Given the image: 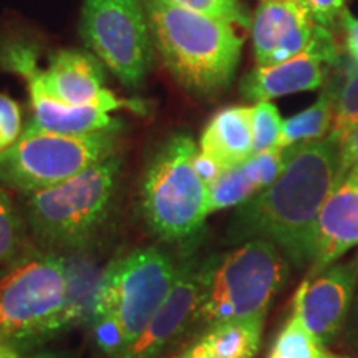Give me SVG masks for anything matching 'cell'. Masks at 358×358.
<instances>
[{"mask_svg": "<svg viewBox=\"0 0 358 358\" xmlns=\"http://www.w3.org/2000/svg\"><path fill=\"white\" fill-rule=\"evenodd\" d=\"M342 141L325 136L290 146L280 176L237 208L227 227L229 243L268 241L297 268L310 267L317 219L340 178Z\"/></svg>", "mask_w": 358, "mask_h": 358, "instance_id": "cell-1", "label": "cell"}, {"mask_svg": "<svg viewBox=\"0 0 358 358\" xmlns=\"http://www.w3.org/2000/svg\"><path fill=\"white\" fill-rule=\"evenodd\" d=\"M141 2L156 52L182 88L196 96H213L229 87L244 43L234 25L171 0Z\"/></svg>", "mask_w": 358, "mask_h": 358, "instance_id": "cell-2", "label": "cell"}, {"mask_svg": "<svg viewBox=\"0 0 358 358\" xmlns=\"http://www.w3.org/2000/svg\"><path fill=\"white\" fill-rule=\"evenodd\" d=\"M178 267L158 248L134 249L103 271L90 325L108 358L128 348L156 315L176 282Z\"/></svg>", "mask_w": 358, "mask_h": 358, "instance_id": "cell-3", "label": "cell"}, {"mask_svg": "<svg viewBox=\"0 0 358 358\" xmlns=\"http://www.w3.org/2000/svg\"><path fill=\"white\" fill-rule=\"evenodd\" d=\"M122 174V158L93 164L69 181L29 192L25 219L34 236L52 250H85L108 221Z\"/></svg>", "mask_w": 358, "mask_h": 358, "instance_id": "cell-4", "label": "cell"}, {"mask_svg": "<svg viewBox=\"0 0 358 358\" xmlns=\"http://www.w3.org/2000/svg\"><path fill=\"white\" fill-rule=\"evenodd\" d=\"M287 274L289 261L275 244L262 239L243 243L203 266L192 322L214 327L231 320H266Z\"/></svg>", "mask_w": 358, "mask_h": 358, "instance_id": "cell-5", "label": "cell"}, {"mask_svg": "<svg viewBox=\"0 0 358 358\" xmlns=\"http://www.w3.org/2000/svg\"><path fill=\"white\" fill-rule=\"evenodd\" d=\"M198 145L191 134L164 140L148 161L140 185V208L146 226L168 243L192 239L203 229L208 186L196 168Z\"/></svg>", "mask_w": 358, "mask_h": 358, "instance_id": "cell-6", "label": "cell"}, {"mask_svg": "<svg viewBox=\"0 0 358 358\" xmlns=\"http://www.w3.org/2000/svg\"><path fill=\"white\" fill-rule=\"evenodd\" d=\"M122 124L87 134H60L27 127L0 153V182L24 194L69 181L116 155Z\"/></svg>", "mask_w": 358, "mask_h": 358, "instance_id": "cell-7", "label": "cell"}, {"mask_svg": "<svg viewBox=\"0 0 358 358\" xmlns=\"http://www.w3.org/2000/svg\"><path fill=\"white\" fill-rule=\"evenodd\" d=\"M66 301V266L60 254L22 256L0 272V342H34L57 334Z\"/></svg>", "mask_w": 358, "mask_h": 358, "instance_id": "cell-8", "label": "cell"}, {"mask_svg": "<svg viewBox=\"0 0 358 358\" xmlns=\"http://www.w3.org/2000/svg\"><path fill=\"white\" fill-rule=\"evenodd\" d=\"M0 66L20 75L55 100L73 106H100L106 111L131 110L143 113L145 103L124 100L105 88V73L96 57L80 50H58L40 69L32 43L13 40L0 45Z\"/></svg>", "mask_w": 358, "mask_h": 358, "instance_id": "cell-9", "label": "cell"}, {"mask_svg": "<svg viewBox=\"0 0 358 358\" xmlns=\"http://www.w3.org/2000/svg\"><path fill=\"white\" fill-rule=\"evenodd\" d=\"M80 34L124 87L145 82L155 45L141 0H83Z\"/></svg>", "mask_w": 358, "mask_h": 358, "instance_id": "cell-10", "label": "cell"}, {"mask_svg": "<svg viewBox=\"0 0 358 358\" xmlns=\"http://www.w3.org/2000/svg\"><path fill=\"white\" fill-rule=\"evenodd\" d=\"M340 64V50L332 30L319 27L307 50L275 65L254 66L241 82V93L250 101H271L272 98L320 88L325 82L327 65Z\"/></svg>", "mask_w": 358, "mask_h": 358, "instance_id": "cell-11", "label": "cell"}, {"mask_svg": "<svg viewBox=\"0 0 358 358\" xmlns=\"http://www.w3.org/2000/svg\"><path fill=\"white\" fill-rule=\"evenodd\" d=\"M358 284V257L307 277L294 297V312L322 343L340 332Z\"/></svg>", "mask_w": 358, "mask_h": 358, "instance_id": "cell-12", "label": "cell"}, {"mask_svg": "<svg viewBox=\"0 0 358 358\" xmlns=\"http://www.w3.org/2000/svg\"><path fill=\"white\" fill-rule=\"evenodd\" d=\"M319 27L301 0H259L250 19L257 65L280 64L307 50Z\"/></svg>", "mask_w": 358, "mask_h": 358, "instance_id": "cell-13", "label": "cell"}, {"mask_svg": "<svg viewBox=\"0 0 358 358\" xmlns=\"http://www.w3.org/2000/svg\"><path fill=\"white\" fill-rule=\"evenodd\" d=\"M355 245H358V168H352L338 179L322 206L308 277L334 266Z\"/></svg>", "mask_w": 358, "mask_h": 358, "instance_id": "cell-14", "label": "cell"}, {"mask_svg": "<svg viewBox=\"0 0 358 358\" xmlns=\"http://www.w3.org/2000/svg\"><path fill=\"white\" fill-rule=\"evenodd\" d=\"M203 279V266L186 262L178 267L171 292L150 324L128 348L113 358H156L192 322Z\"/></svg>", "mask_w": 358, "mask_h": 358, "instance_id": "cell-15", "label": "cell"}, {"mask_svg": "<svg viewBox=\"0 0 358 358\" xmlns=\"http://www.w3.org/2000/svg\"><path fill=\"white\" fill-rule=\"evenodd\" d=\"M289 155L290 148H275L254 155L239 166L222 171L211 185H208L209 214L244 204L257 192L271 186L284 171Z\"/></svg>", "mask_w": 358, "mask_h": 358, "instance_id": "cell-16", "label": "cell"}, {"mask_svg": "<svg viewBox=\"0 0 358 358\" xmlns=\"http://www.w3.org/2000/svg\"><path fill=\"white\" fill-rule=\"evenodd\" d=\"M198 153L219 171L252 158V106H227L217 111L201 134Z\"/></svg>", "mask_w": 358, "mask_h": 358, "instance_id": "cell-17", "label": "cell"}, {"mask_svg": "<svg viewBox=\"0 0 358 358\" xmlns=\"http://www.w3.org/2000/svg\"><path fill=\"white\" fill-rule=\"evenodd\" d=\"M29 87L34 116L27 127L60 134H87L113 127L116 120L100 106L66 105L47 95L35 85Z\"/></svg>", "mask_w": 358, "mask_h": 358, "instance_id": "cell-18", "label": "cell"}, {"mask_svg": "<svg viewBox=\"0 0 358 358\" xmlns=\"http://www.w3.org/2000/svg\"><path fill=\"white\" fill-rule=\"evenodd\" d=\"M66 266V301L64 313L57 325V334L83 322H90L96 290L100 285L103 271L95 259L85 252H71L65 257Z\"/></svg>", "mask_w": 358, "mask_h": 358, "instance_id": "cell-19", "label": "cell"}, {"mask_svg": "<svg viewBox=\"0 0 358 358\" xmlns=\"http://www.w3.org/2000/svg\"><path fill=\"white\" fill-rule=\"evenodd\" d=\"M264 320H231L209 327L196 345L203 358H254L261 347Z\"/></svg>", "mask_w": 358, "mask_h": 358, "instance_id": "cell-20", "label": "cell"}, {"mask_svg": "<svg viewBox=\"0 0 358 358\" xmlns=\"http://www.w3.org/2000/svg\"><path fill=\"white\" fill-rule=\"evenodd\" d=\"M335 103H337V88L330 85L320 93L319 100L310 108L285 120L277 148L285 150L290 146L308 145L329 136L334 123Z\"/></svg>", "mask_w": 358, "mask_h": 358, "instance_id": "cell-21", "label": "cell"}, {"mask_svg": "<svg viewBox=\"0 0 358 358\" xmlns=\"http://www.w3.org/2000/svg\"><path fill=\"white\" fill-rule=\"evenodd\" d=\"M324 343L307 329L301 317L292 312L277 335L267 358H325Z\"/></svg>", "mask_w": 358, "mask_h": 358, "instance_id": "cell-22", "label": "cell"}, {"mask_svg": "<svg viewBox=\"0 0 358 358\" xmlns=\"http://www.w3.org/2000/svg\"><path fill=\"white\" fill-rule=\"evenodd\" d=\"M355 124H358V64L348 58L343 65L342 87L337 90L334 123L329 134L342 141Z\"/></svg>", "mask_w": 358, "mask_h": 358, "instance_id": "cell-23", "label": "cell"}, {"mask_svg": "<svg viewBox=\"0 0 358 358\" xmlns=\"http://www.w3.org/2000/svg\"><path fill=\"white\" fill-rule=\"evenodd\" d=\"M25 231L19 211L0 187V264H12L24 254Z\"/></svg>", "mask_w": 358, "mask_h": 358, "instance_id": "cell-24", "label": "cell"}, {"mask_svg": "<svg viewBox=\"0 0 358 358\" xmlns=\"http://www.w3.org/2000/svg\"><path fill=\"white\" fill-rule=\"evenodd\" d=\"M279 110L271 101H257L252 106V138L254 155L275 150L282 134Z\"/></svg>", "mask_w": 358, "mask_h": 358, "instance_id": "cell-25", "label": "cell"}, {"mask_svg": "<svg viewBox=\"0 0 358 358\" xmlns=\"http://www.w3.org/2000/svg\"><path fill=\"white\" fill-rule=\"evenodd\" d=\"M176 6L191 8L213 19L227 22L231 25L248 27L250 17L239 0H171Z\"/></svg>", "mask_w": 358, "mask_h": 358, "instance_id": "cell-26", "label": "cell"}, {"mask_svg": "<svg viewBox=\"0 0 358 358\" xmlns=\"http://www.w3.org/2000/svg\"><path fill=\"white\" fill-rule=\"evenodd\" d=\"M22 133V113L19 103L10 96L0 95V153L19 140Z\"/></svg>", "mask_w": 358, "mask_h": 358, "instance_id": "cell-27", "label": "cell"}, {"mask_svg": "<svg viewBox=\"0 0 358 358\" xmlns=\"http://www.w3.org/2000/svg\"><path fill=\"white\" fill-rule=\"evenodd\" d=\"M317 24L332 30L342 20L348 0H301Z\"/></svg>", "mask_w": 358, "mask_h": 358, "instance_id": "cell-28", "label": "cell"}, {"mask_svg": "<svg viewBox=\"0 0 358 358\" xmlns=\"http://www.w3.org/2000/svg\"><path fill=\"white\" fill-rule=\"evenodd\" d=\"M352 168H358V124H355L342 140V166H340V178Z\"/></svg>", "mask_w": 358, "mask_h": 358, "instance_id": "cell-29", "label": "cell"}, {"mask_svg": "<svg viewBox=\"0 0 358 358\" xmlns=\"http://www.w3.org/2000/svg\"><path fill=\"white\" fill-rule=\"evenodd\" d=\"M340 24L343 25V32H345V50L350 60L358 64V19L353 17L350 10L345 8L342 13V20Z\"/></svg>", "mask_w": 358, "mask_h": 358, "instance_id": "cell-30", "label": "cell"}, {"mask_svg": "<svg viewBox=\"0 0 358 358\" xmlns=\"http://www.w3.org/2000/svg\"><path fill=\"white\" fill-rule=\"evenodd\" d=\"M0 358H57V357L52 355V353H38V355H34V357H24L19 350H17V348L0 342Z\"/></svg>", "mask_w": 358, "mask_h": 358, "instance_id": "cell-31", "label": "cell"}, {"mask_svg": "<svg viewBox=\"0 0 358 358\" xmlns=\"http://www.w3.org/2000/svg\"><path fill=\"white\" fill-rule=\"evenodd\" d=\"M176 358H199L198 347H196V345H192L191 348H187L186 352H182L181 355H178Z\"/></svg>", "mask_w": 358, "mask_h": 358, "instance_id": "cell-32", "label": "cell"}, {"mask_svg": "<svg viewBox=\"0 0 358 358\" xmlns=\"http://www.w3.org/2000/svg\"><path fill=\"white\" fill-rule=\"evenodd\" d=\"M325 358H350V357H342V355H335V353H329L327 352Z\"/></svg>", "mask_w": 358, "mask_h": 358, "instance_id": "cell-33", "label": "cell"}, {"mask_svg": "<svg viewBox=\"0 0 358 358\" xmlns=\"http://www.w3.org/2000/svg\"><path fill=\"white\" fill-rule=\"evenodd\" d=\"M357 257H358V256H357Z\"/></svg>", "mask_w": 358, "mask_h": 358, "instance_id": "cell-34", "label": "cell"}]
</instances>
